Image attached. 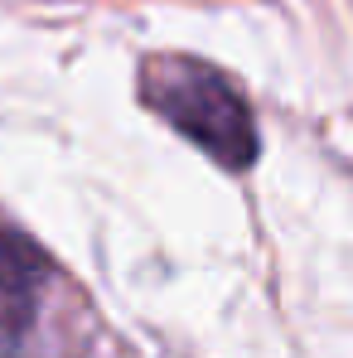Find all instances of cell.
I'll return each mask as SVG.
<instances>
[{"label":"cell","instance_id":"1","mask_svg":"<svg viewBox=\"0 0 353 358\" xmlns=\"http://www.w3.org/2000/svg\"><path fill=\"white\" fill-rule=\"evenodd\" d=\"M141 102L160 112L179 136H189L199 150H208L218 165L247 170L257 160L252 112L218 68L184 54H155L141 68Z\"/></svg>","mask_w":353,"mask_h":358},{"label":"cell","instance_id":"2","mask_svg":"<svg viewBox=\"0 0 353 358\" xmlns=\"http://www.w3.org/2000/svg\"><path fill=\"white\" fill-rule=\"evenodd\" d=\"M44 286H49V257L34 238H24L15 223L0 218V358L24 354Z\"/></svg>","mask_w":353,"mask_h":358}]
</instances>
